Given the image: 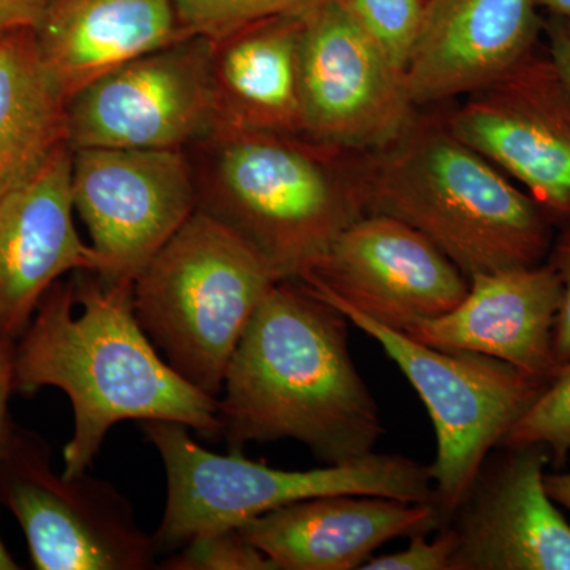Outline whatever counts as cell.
<instances>
[{
  "label": "cell",
  "mask_w": 570,
  "mask_h": 570,
  "mask_svg": "<svg viewBox=\"0 0 570 570\" xmlns=\"http://www.w3.org/2000/svg\"><path fill=\"white\" fill-rule=\"evenodd\" d=\"M14 390H62L73 411L63 448L66 479L88 472L112 426L124 420L175 422L220 438L217 397L165 362L134 309V281L77 272L41 298L14 346Z\"/></svg>",
  "instance_id": "obj_1"
},
{
  "label": "cell",
  "mask_w": 570,
  "mask_h": 570,
  "mask_svg": "<svg viewBox=\"0 0 570 570\" xmlns=\"http://www.w3.org/2000/svg\"><path fill=\"white\" fill-rule=\"evenodd\" d=\"M348 325L346 314L302 281L269 287L217 397L228 448L294 439L324 464L374 452L385 428L348 351Z\"/></svg>",
  "instance_id": "obj_2"
},
{
  "label": "cell",
  "mask_w": 570,
  "mask_h": 570,
  "mask_svg": "<svg viewBox=\"0 0 570 570\" xmlns=\"http://www.w3.org/2000/svg\"><path fill=\"white\" fill-rule=\"evenodd\" d=\"M193 148L197 209L234 232L277 279H299L366 214L363 153L232 126Z\"/></svg>",
  "instance_id": "obj_3"
},
{
  "label": "cell",
  "mask_w": 570,
  "mask_h": 570,
  "mask_svg": "<svg viewBox=\"0 0 570 570\" xmlns=\"http://www.w3.org/2000/svg\"><path fill=\"white\" fill-rule=\"evenodd\" d=\"M366 213L426 236L463 275L546 264L554 225L508 175L450 129L417 111L387 145L362 156Z\"/></svg>",
  "instance_id": "obj_4"
},
{
  "label": "cell",
  "mask_w": 570,
  "mask_h": 570,
  "mask_svg": "<svg viewBox=\"0 0 570 570\" xmlns=\"http://www.w3.org/2000/svg\"><path fill=\"white\" fill-rule=\"evenodd\" d=\"M141 428L167 472V504L153 535L157 553L212 532L238 530L269 510L325 494L438 504L430 466L406 456L373 452L351 463L284 471L247 459L242 449H230L228 455L209 452L181 423L151 420Z\"/></svg>",
  "instance_id": "obj_5"
},
{
  "label": "cell",
  "mask_w": 570,
  "mask_h": 570,
  "mask_svg": "<svg viewBox=\"0 0 570 570\" xmlns=\"http://www.w3.org/2000/svg\"><path fill=\"white\" fill-rule=\"evenodd\" d=\"M275 273L234 232L195 209L134 279L138 324L184 381L217 397Z\"/></svg>",
  "instance_id": "obj_6"
},
{
  "label": "cell",
  "mask_w": 570,
  "mask_h": 570,
  "mask_svg": "<svg viewBox=\"0 0 570 570\" xmlns=\"http://www.w3.org/2000/svg\"><path fill=\"white\" fill-rule=\"evenodd\" d=\"M337 309L381 344L422 397L436 431V460L430 469L448 521L491 450L530 411L549 381L493 356L426 346L354 309Z\"/></svg>",
  "instance_id": "obj_7"
},
{
  "label": "cell",
  "mask_w": 570,
  "mask_h": 570,
  "mask_svg": "<svg viewBox=\"0 0 570 570\" xmlns=\"http://www.w3.org/2000/svg\"><path fill=\"white\" fill-rule=\"evenodd\" d=\"M0 499L20 523L39 570H145L157 549L115 487L55 474L48 450L14 433L0 463Z\"/></svg>",
  "instance_id": "obj_8"
},
{
  "label": "cell",
  "mask_w": 570,
  "mask_h": 570,
  "mask_svg": "<svg viewBox=\"0 0 570 570\" xmlns=\"http://www.w3.org/2000/svg\"><path fill=\"white\" fill-rule=\"evenodd\" d=\"M217 126L212 41L204 37L141 56L69 102L71 149H186Z\"/></svg>",
  "instance_id": "obj_9"
},
{
  "label": "cell",
  "mask_w": 570,
  "mask_h": 570,
  "mask_svg": "<svg viewBox=\"0 0 570 570\" xmlns=\"http://www.w3.org/2000/svg\"><path fill=\"white\" fill-rule=\"evenodd\" d=\"M75 213L102 257V276L130 279L197 209L186 149H71Z\"/></svg>",
  "instance_id": "obj_10"
},
{
  "label": "cell",
  "mask_w": 570,
  "mask_h": 570,
  "mask_svg": "<svg viewBox=\"0 0 570 570\" xmlns=\"http://www.w3.org/2000/svg\"><path fill=\"white\" fill-rule=\"evenodd\" d=\"M298 281L333 306L403 333L450 313L469 291L468 277L426 236L376 213L344 228Z\"/></svg>",
  "instance_id": "obj_11"
},
{
  "label": "cell",
  "mask_w": 570,
  "mask_h": 570,
  "mask_svg": "<svg viewBox=\"0 0 570 570\" xmlns=\"http://www.w3.org/2000/svg\"><path fill=\"white\" fill-rule=\"evenodd\" d=\"M445 119L521 184L554 227L570 224V88L549 56L532 52Z\"/></svg>",
  "instance_id": "obj_12"
},
{
  "label": "cell",
  "mask_w": 570,
  "mask_h": 570,
  "mask_svg": "<svg viewBox=\"0 0 570 570\" xmlns=\"http://www.w3.org/2000/svg\"><path fill=\"white\" fill-rule=\"evenodd\" d=\"M302 89L305 135L351 151L387 145L419 111L404 71L363 31L343 0L303 14Z\"/></svg>",
  "instance_id": "obj_13"
},
{
  "label": "cell",
  "mask_w": 570,
  "mask_h": 570,
  "mask_svg": "<svg viewBox=\"0 0 570 570\" xmlns=\"http://www.w3.org/2000/svg\"><path fill=\"white\" fill-rule=\"evenodd\" d=\"M550 461L542 444L491 450L444 523L450 570H570V524L543 483Z\"/></svg>",
  "instance_id": "obj_14"
},
{
  "label": "cell",
  "mask_w": 570,
  "mask_h": 570,
  "mask_svg": "<svg viewBox=\"0 0 570 570\" xmlns=\"http://www.w3.org/2000/svg\"><path fill=\"white\" fill-rule=\"evenodd\" d=\"M70 145L0 198V340H20L41 298L69 273H104L75 227Z\"/></svg>",
  "instance_id": "obj_15"
},
{
  "label": "cell",
  "mask_w": 570,
  "mask_h": 570,
  "mask_svg": "<svg viewBox=\"0 0 570 570\" xmlns=\"http://www.w3.org/2000/svg\"><path fill=\"white\" fill-rule=\"evenodd\" d=\"M538 0H426L404 66L415 107L448 102L493 85L534 52Z\"/></svg>",
  "instance_id": "obj_16"
},
{
  "label": "cell",
  "mask_w": 570,
  "mask_h": 570,
  "mask_svg": "<svg viewBox=\"0 0 570 570\" xmlns=\"http://www.w3.org/2000/svg\"><path fill=\"white\" fill-rule=\"evenodd\" d=\"M444 523L436 502L325 494L269 510L238 531L276 570H354L390 540L430 534Z\"/></svg>",
  "instance_id": "obj_17"
},
{
  "label": "cell",
  "mask_w": 570,
  "mask_h": 570,
  "mask_svg": "<svg viewBox=\"0 0 570 570\" xmlns=\"http://www.w3.org/2000/svg\"><path fill=\"white\" fill-rule=\"evenodd\" d=\"M561 283L546 262L469 277L466 296L444 316L420 322L406 335L442 351H468L508 362L551 381Z\"/></svg>",
  "instance_id": "obj_18"
},
{
  "label": "cell",
  "mask_w": 570,
  "mask_h": 570,
  "mask_svg": "<svg viewBox=\"0 0 570 570\" xmlns=\"http://www.w3.org/2000/svg\"><path fill=\"white\" fill-rule=\"evenodd\" d=\"M36 36L69 102L105 75L189 37L174 0H51Z\"/></svg>",
  "instance_id": "obj_19"
},
{
  "label": "cell",
  "mask_w": 570,
  "mask_h": 570,
  "mask_svg": "<svg viewBox=\"0 0 570 570\" xmlns=\"http://www.w3.org/2000/svg\"><path fill=\"white\" fill-rule=\"evenodd\" d=\"M303 17L254 22L212 41L219 126L305 135Z\"/></svg>",
  "instance_id": "obj_20"
},
{
  "label": "cell",
  "mask_w": 570,
  "mask_h": 570,
  "mask_svg": "<svg viewBox=\"0 0 570 570\" xmlns=\"http://www.w3.org/2000/svg\"><path fill=\"white\" fill-rule=\"evenodd\" d=\"M69 145V100L41 58L36 31L0 40V198Z\"/></svg>",
  "instance_id": "obj_21"
},
{
  "label": "cell",
  "mask_w": 570,
  "mask_h": 570,
  "mask_svg": "<svg viewBox=\"0 0 570 570\" xmlns=\"http://www.w3.org/2000/svg\"><path fill=\"white\" fill-rule=\"evenodd\" d=\"M328 0H174L186 36L219 40L254 22L303 17Z\"/></svg>",
  "instance_id": "obj_22"
},
{
  "label": "cell",
  "mask_w": 570,
  "mask_h": 570,
  "mask_svg": "<svg viewBox=\"0 0 570 570\" xmlns=\"http://www.w3.org/2000/svg\"><path fill=\"white\" fill-rule=\"evenodd\" d=\"M542 444L561 468L570 453V362L558 367L546 392L513 425L499 445ZM498 445V448H499Z\"/></svg>",
  "instance_id": "obj_23"
},
{
  "label": "cell",
  "mask_w": 570,
  "mask_h": 570,
  "mask_svg": "<svg viewBox=\"0 0 570 570\" xmlns=\"http://www.w3.org/2000/svg\"><path fill=\"white\" fill-rule=\"evenodd\" d=\"M348 13L404 71L426 0H343Z\"/></svg>",
  "instance_id": "obj_24"
},
{
  "label": "cell",
  "mask_w": 570,
  "mask_h": 570,
  "mask_svg": "<svg viewBox=\"0 0 570 570\" xmlns=\"http://www.w3.org/2000/svg\"><path fill=\"white\" fill-rule=\"evenodd\" d=\"M171 570H276L268 558L238 530L212 532L190 540L163 562Z\"/></svg>",
  "instance_id": "obj_25"
},
{
  "label": "cell",
  "mask_w": 570,
  "mask_h": 570,
  "mask_svg": "<svg viewBox=\"0 0 570 570\" xmlns=\"http://www.w3.org/2000/svg\"><path fill=\"white\" fill-rule=\"evenodd\" d=\"M406 549L384 557L370 558L363 570H450L455 535L444 524L439 528L436 538L426 540V534L411 535Z\"/></svg>",
  "instance_id": "obj_26"
},
{
  "label": "cell",
  "mask_w": 570,
  "mask_h": 570,
  "mask_svg": "<svg viewBox=\"0 0 570 570\" xmlns=\"http://www.w3.org/2000/svg\"><path fill=\"white\" fill-rule=\"evenodd\" d=\"M547 262L560 277L562 288L560 311L554 322L553 348L557 362L564 365L570 362V224L561 227Z\"/></svg>",
  "instance_id": "obj_27"
},
{
  "label": "cell",
  "mask_w": 570,
  "mask_h": 570,
  "mask_svg": "<svg viewBox=\"0 0 570 570\" xmlns=\"http://www.w3.org/2000/svg\"><path fill=\"white\" fill-rule=\"evenodd\" d=\"M14 341L0 340V463L6 460L14 438L9 412L10 395L14 390Z\"/></svg>",
  "instance_id": "obj_28"
},
{
  "label": "cell",
  "mask_w": 570,
  "mask_h": 570,
  "mask_svg": "<svg viewBox=\"0 0 570 570\" xmlns=\"http://www.w3.org/2000/svg\"><path fill=\"white\" fill-rule=\"evenodd\" d=\"M51 0H0V40L17 31H37Z\"/></svg>",
  "instance_id": "obj_29"
},
{
  "label": "cell",
  "mask_w": 570,
  "mask_h": 570,
  "mask_svg": "<svg viewBox=\"0 0 570 570\" xmlns=\"http://www.w3.org/2000/svg\"><path fill=\"white\" fill-rule=\"evenodd\" d=\"M549 58L570 88V32L560 21L549 26Z\"/></svg>",
  "instance_id": "obj_30"
},
{
  "label": "cell",
  "mask_w": 570,
  "mask_h": 570,
  "mask_svg": "<svg viewBox=\"0 0 570 570\" xmlns=\"http://www.w3.org/2000/svg\"><path fill=\"white\" fill-rule=\"evenodd\" d=\"M551 501L570 510V472H554L543 478Z\"/></svg>",
  "instance_id": "obj_31"
},
{
  "label": "cell",
  "mask_w": 570,
  "mask_h": 570,
  "mask_svg": "<svg viewBox=\"0 0 570 570\" xmlns=\"http://www.w3.org/2000/svg\"><path fill=\"white\" fill-rule=\"evenodd\" d=\"M540 9L553 14L554 20L561 22L570 32V0H538Z\"/></svg>",
  "instance_id": "obj_32"
},
{
  "label": "cell",
  "mask_w": 570,
  "mask_h": 570,
  "mask_svg": "<svg viewBox=\"0 0 570 570\" xmlns=\"http://www.w3.org/2000/svg\"><path fill=\"white\" fill-rule=\"evenodd\" d=\"M20 569L17 561L11 558L10 551L7 550L6 543L0 538V570H14Z\"/></svg>",
  "instance_id": "obj_33"
}]
</instances>
